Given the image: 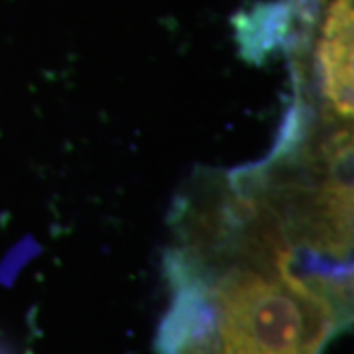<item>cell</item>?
<instances>
[{
    "label": "cell",
    "instance_id": "cell-1",
    "mask_svg": "<svg viewBox=\"0 0 354 354\" xmlns=\"http://www.w3.org/2000/svg\"><path fill=\"white\" fill-rule=\"evenodd\" d=\"M207 276L223 354H321L351 319V288L305 278L293 262H227Z\"/></svg>",
    "mask_w": 354,
    "mask_h": 354
},
{
    "label": "cell",
    "instance_id": "cell-2",
    "mask_svg": "<svg viewBox=\"0 0 354 354\" xmlns=\"http://www.w3.org/2000/svg\"><path fill=\"white\" fill-rule=\"evenodd\" d=\"M0 354H8V353H6V351H4V348H0Z\"/></svg>",
    "mask_w": 354,
    "mask_h": 354
}]
</instances>
